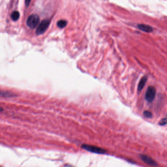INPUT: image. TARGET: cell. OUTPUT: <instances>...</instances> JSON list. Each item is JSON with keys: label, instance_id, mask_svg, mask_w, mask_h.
Returning <instances> with one entry per match:
<instances>
[{"label": "cell", "instance_id": "obj_15", "mask_svg": "<svg viewBox=\"0 0 167 167\" xmlns=\"http://www.w3.org/2000/svg\"><path fill=\"white\" fill-rule=\"evenodd\" d=\"M2 110H3V109H2V107L0 106V112H1Z\"/></svg>", "mask_w": 167, "mask_h": 167}, {"label": "cell", "instance_id": "obj_11", "mask_svg": "<svg viewBox=\"0 0 167 167\" xmlns=\"http://www.w3.org/2000/svg\"><path fill=\"white\" fill-rule=\"evenodd\" d=\"M143 115L146 118H148V119L152 118V114L148 111H145L143 112Z\"/></svg>", "mask_w": 167, "mask_h": 167}, {"label": "cell", "instance_id": "obj_6", "mask_svg": "<svg viewBox=\"0 0 167 167\" xmlns=\"http://www.w3.org/2000/svg\"><path fill=\"white\" fill-rule=\"evenodd\" d=\"M138 28L140 30L146 32H151L153 31V28L152 27L145 24H139L138 25Z\"/></svg>", "mask_w": 167, "mask_h": 167}, {"label": "cell", "instance_id": "obj_5", "mask_svg": "<svg viewBox=\"0 0 167 167\" xmlns=\"http://www.w3.org/2000/svg\"><path fill=\"white\" fill-rule=\"evenodd\" d=\"M140 157L141 158L142 161L148 165L154 166V167L158 166L156 162L148 155L142 154V155H140Z\"/></svg>", "mask_w": 167, "mask_h": 167}, {"label": "cell", "instance_id": "obj_14", "mask_svg": "<svg viewBox=\"0 0 167 167\" xmlns=\"http://www.w3.org/2000/svg\"><path fill=\"white\" fill-rule=\"evenodd\" d=\"M66 167H75L74 166H72V165H69V164H68V165H66Z\"/></svg>", "mask_w": 167, "mask_h": 167}, {"label": "cell", "instance_id": "obj_10", "mask_svg": "<svg viewBox=\"0 0 167 167\" xmlns=\"http://www.w3.org/2000/svg\"><path fill=\"white\" fill-rule=\"evenodd\" d=\"M67 25V22L65 20H60L57 23V26L59 28H65Z\"/></svg>", "mask_w": 167, "mask_h": 167}, {"label": "cell", "instance_id": "obj_16", "mask_svg": "<svg viewBox=\"0 0 167 167\" xmlns=\"http://www.w3.org/2000/svg\"></svg>", "mask_w": 167, "mask_h": 167}, {"label": "cell", "instance_id": "obj_13", "mask_svg": "<svg viewBox=\"0 0 167 167\" xmlns=\"http://www.w3.org/2000/svg\"><path fill=\"white\" fill-rule=\"evenodd\" d=\"M31 2V1H25V4H26V6H29V5H30V3Z\"/></svg>", "mask_w": 167, "mask_h": 167}, {"label": "cell", "instance_id": "obj_2", "mask_svg": "<svg viewBox=\"0 0 167 167\" xmlns=\"http://www.w3.org/2000/svg\"><path fill=\"white\" fill-rule=\"evenodd\" d=\"M40 18L36 14H32L28 18L27 25L30 28H34L39 23Z\"/></svg>", "mask_w": 167, "mask_h": 167}, {"label": "cell", "instance_id": "obj_3", "mask_svg": "<svg viewBox=\"0 0 167 167\" xmlns=\"http://www.w3.org/2000/svg\"><path fill=\"white\" fill-rule=\"evenodd\" d=\"M50 24V20L46 19L43 20L40 23V25L38 26L36 31L37 35H41L44 33L47 30Z\"/></svg>", "mask_w": 167, "mask_h": 167}, {"label": "cell", "instance_id": "obj_4", "mask_svg": "<svg viewBox=\"0 0 167 167\" xmlns=\"http://www.w3.org/2000/svg\"><path fill=\"white\" fill-rule=\"evenodd\" d=\"M156 90L153 86H149L148 88L145 95V99L148 102H152L155 99Z\"/></svg>", "mask_w": 167, "mask_h": 167}, {"label": "cell", "instance_id": "obj_8", "mask_svg": "<svg viewBox=\"0 0 167 167\" xmlns=\"http://www.w3.org/2000/svg\"><path fill=\"white\" fill-rule=\"evenodd\" d=\"M15 95L11 92L5 91L0 90V96L3 97H13L15 96Z\"/></svg>", "mask_w": 167, "mask_h": 167}, {"label": "cell", "instance_id": "obj_7", "mask_svg": "<svg viewBox=\"0 0 167 167\" xmlns=\"http://www.w3.org/2000/svg\"><path fill=\"white\" fill-rule=\"evenodd\" d=\"M147 81V77L146 76L143 77L140 80L139 84L138 86V92H141L142 90L143 89L144 86H145V84H146V82Z\"/></svg>", "mask_w": 167, "mask_h": 167}, {"label": "cell", "instance_id": "obj_9", "mask_svg": "<svg viewBox=\"0 0 167 167\" xmlns=\"http://www.w3.org/2000/svg\"><path fill=\"white\" fill-rule=\"evenodd\" d=\"M20 17V13L17 11H14L11 15V18L14 21H16L19 19Z\"/></svg>", "mask_w": 167, "mask_h": 167}, {"label": "cell", "instance_id": "obj_1", "mask_svg": "<svg viewBox=\"0 0 167 167\" xmlns=\"http://www.w3.org/2000/svg\"><path fill=\"white\" fill-rule=\"evenodd\" d=\"M81 148L88 152H90L92 153H96V154H105L106 152V150L104 148L96 147V146L87 145V144H84L81 146Z\"/></svg>", "mask_w": 167, "mask_h": 167}, {"label": "cell", "instance_id": "obj_12", "mask_svg": "<svg viewBox=\"0 0 167 167\" xmlns=\"http://www.w3.org/2000/svg\"><path fill=\"white\" fill-rule=\"evenodd\" d=\"M166 124H167V119L166 118L162 119L161 121L159 122V125L161 126H165Z\"/></svg>", "mask_w": 167, "mask_h": 167}]
</instances>
